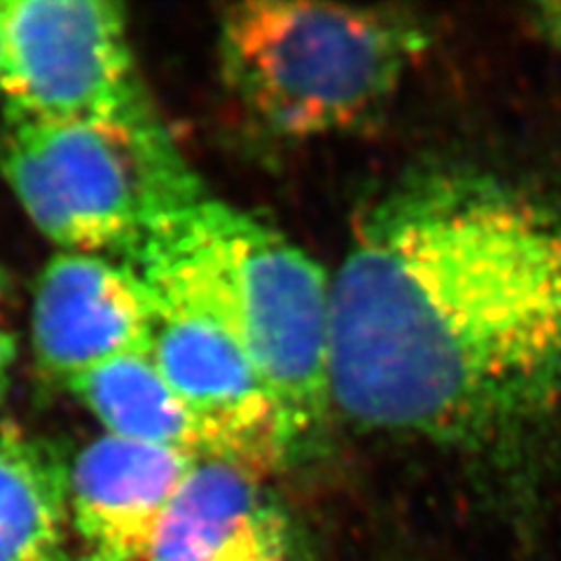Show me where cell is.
I'll return each instance as SVG.
<instances>
[{
	"instance_id": "cell-1",
	"label": "cell",
	"mask_w": 561,
	"mask_h": 561,
	"mask_svg": "<svg viewBox=\"0 0 561 561\" xmlns=\"http://www.w3.org/2000/svg\"><path fill=\"white\" fill-rule=\"evenodd\" d=\"M332 412L480 447L561 400V208L476 171L408 175L332 278Z\"/></svg>"
},
{
	"instance_id": "cell-2",
	"label": "cell",
	"mask_w": 561,
	"mask_h": 561,
	"mask_svg": "<svg viewBox=\"0 0 561 561\" xmlns=\"http://www.w3.org/2000/svg\"><path fill=\"white\" fill-rule=\"evenodd\" d=\"M131 267L154 300L220 328L274 396L293 454L332 412V280L276 227L206 195L154 225Z\"/></svg>"
},
{
	"instance_id": "cell-3",
	"label": "cell",
	"mask_w": 561,
	"mask_h": 561,
	"mask_svg": "<svg viewBox=\"0 0 561 561\" xmlns=\"http://www.w3.org/2000/svg\"><path fill=\"white\" fill-rule=\"evenodd\" d=\"M428 47L416 16L393 8L249 0L220 16L222 76L262 129L319 138L379 113Z\"/></svg>"
},
{
	"instance_id": "cell-4",
	"label": "cell",
	"mask_w": 561,
	"mask_h": 561,
	"mask_svg": "<svg viewBox=\"0 0 561 561\" xmlns=\"http://www.w3.org/2000/svg\"><path fill=\"white\" fill-rule=\"evenodd\" d=\"M0 173L59 251L129 267L157 222L204 195L162 125L5 117Z\"/></svg>"
},
{
	"instance_id": "cell-5",
	"label": "cell",
	"mask_w": 561,
	"mask_h": 561,
	"mask_svg": "<svg viewBox=\"0 0 561 561\" xmlns=\"http://www.w3.org/2000/svg\"><path fill=\"white\" fill-rule=\"evenodd\" d=\"M8 119L162 125L138 78L125 8L105 0H3Z\"/></svg>"
},
{
	"instance_id": "cell-6",
	"label": "cell",
	"mask_w": 561,
	"mask_h": 561,
	"mask_svg": "<svg viewBox=\"0 0 561 561\" xmlns=\"http://www.w3.org/2000/svg\"><path fill=\"white\" fill-rule=\"evenodd\" d=\"M157 305L150 358L199 419L206 459L265 478L293 459L278 405L243 351L197 313Z\"/></svg>"
},
{
	"instance_id": "cell-7",
	"label": "cell",
	"mask_w": 561,
	"mask_h": 561,
	"mask_svg": "<svg viewBox=\"0 0 561 561\" xmlns=\"http://www.w3.org/2000/svg\"><path fill=\"white\" fill-rule=\"evenodd\" d=\"M154 319L152 288L134 267L59 251L33 293V358L43 377L68 386L117 358L150 354Z\"/></svg>"
},
{
	"instance_id": "cell-8",
	"label": "cell",
	"mask_w": 561,
	"mask_h": 561,
	"mask_svg": "<svg viewBox=\"0 0 561 561\" xmlns=\"http://www.w3.org/2000/svg\"><path fill=\"white\" fill-rule=\"evenodd\" d=\"M199 459L183 451L101 435L68 461V519L90 552L146 561L152 536Z\"/></svg>"
},
{
	"instance_id": "cell-9",
	"label": "cell",
	"mask_w": 561,
	"mask_h": 561,
	"mask_svg": "<svg viewBox=\"0 0 561 561\" xmlns=\"http://www.w3.org/2000/svg\"><path fill=\"white\" fill-rule=\"evenodd\" d=\"M288 519L262 478L199 459L157 526L146 561H288Z\"/></svg>"
},
{
	"instance_id": "cell-10",
	"label": "cell",
	"mask_w": 561,
	"mask_h": 561,
	"mask_svg": "<svg viewBox=\"0 0 561 561\" xmlns=\"http://www.w3.org/2000/svg\"><path fill=\"white\" fill-rule=\"evenodd\" d=\"M66 389L99 419L108 435L175 449L195 459L208 456L199 419L157 370L150 354L117 358Z\"/></svg>"
},
{
	"instance_id": "cell-11",
	"label": "cell",
	"mask_w": 561,
	"mask_h": 561,
	"mask_svg": "<svg viewBox=\"0 0 561 561\" xmlns=\"http://www.w3.org/2000/svg\"><path fill=\"white\" fill-rule=\"evenodd\" d=\"M68 461L51 443L0 433V561H59L66 550Z\"/></svg>"
},
{
	"instance_id": "cell-12",
	"label": "cell",
	"mask_w": 561,
	"mask_h": 561,
	"mask_svg": "<svg viewBox=\"0 0 561 561\" xmlns=\"http://www.w3.org/2000/svg\"><path fill=\"white\" fill-rule=\"evenodd\" d=\"M14 337L12 330L5 321V278L0 274V400L5 398L10 389V377H12V363H14Z\"/></svg>"
},
{
	"instance_id": "cell-13",
	"label": "cell",
	"mask_w": 561,
	"mask_h": 561,
	"mask_svg": "<svg viewBox=\"0 0 561 561\" xmlns=\"http://www.w3.org/2000/svg\"><path fill=\"white\" fill-rule=\"evenodd\" d=\"M536 22L552 43L561 47V0L559 3H542L536 10Z\"/></svg>"
},
{
	"instance_id": "cell-14",
	"label": "cell",
	"mask_w": 561,
	"mask_h": 561,
	"mask_svg": "<svg viewBox=\"0 0 561 561\" xmlns=\"http://www.w3.org/2000/svg\"><path fill=\"white\" fill-rule=\"evenodd\" d=\"M59 561H113L108 557H101L96 552H84V554H64Z\"/></svg>"
},
{
	"instance_id": "cell-15",
	"label": "cell",
	"mask_w": 561,
	"mask_h": 561,
	"mask_svg": "<svg viewBox=\"0 0 561 561\" xmlns=\"http://www.w3.org/2000/svg\"><path fill=\"white\" fill-rule=\"evenodd\" d=\"M0 96H3V55H0Z\"/></svg>"
}]
</instances>
